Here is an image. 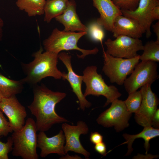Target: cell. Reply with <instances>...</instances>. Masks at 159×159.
Masks as SVG:
<instances>
[{
    "label": "cell",
    "instance_id": "cell-26",
    "mask_svg": "<svg viewBox=\"0 0 159 159\" xmlns=\"http://www.w3.org/2000/svg\"><path fill=\"white\" fill-rule=\"evenodd\" d=\"M120 10L134 11L137 7L140 0H112Z\"/></svg>",
    "mask_w": 159,
    "mask_h": 159
},
{
    "label": "cell",
    "instance_id": "cell-7",
    "mask_svg": "<svg viewBox=\"0 0 159 159\" xmlns=\"http://www.w3.org/2000/svg\"><path fill=\"white\" fill-rule=\"evenodd\" d=\"M158 66L156 62L151 60L141 61L138 63L124 81L126 91L129 94L145 85H151L159 77Z\"/></svg>",
    "mask_w": 159,
    "mask_h": 159
},
{
    "label": "cell",
    "instance_id": "cell-33",
    "mask_svg": "<svg viewBox=\"0 0 159 159\" xmlns=\"http://www.w3.org/2000/svg\"><path fill=\"white\" fill-rule=\"evenodd\" d=\"M151 18L153 21L159 20V5L156 6L153 9Z\"/></svg>",
    "mask_w": 159,
    "mask_h": 159
},
{
    "label": "cell",
    "instance_id": "cell-13",
    "mask_svg": "<svg viewBox=\"0 0 159 159\" xmlns=\"http://www.w3.org/2000/svg\"><path fill=\"white\" fill-rule=\"evenodd\" d=\"M71 55L65 52H60L58 54V58L64 64L67 71V73L64 72L62 79L69 82L72 91L79 100L80 108L84 111L86 108L90 107L92 104L86 99L82 92L83 76L78 75L74 71L71 64Z\"/></svg>",
    "mask_w": 159,
    "mask_h": 159
},
{
    "label": "cell",
    "instance_id": "cell-15",
    "mask_svg": "<svg viewBox=\"0 0 159 159\" xmlns=\"http://www.w3.org/2000/svg\"><path fill=\"white\" fill-rule=\"evenodd\" d=\"M37 147L41 150L40 156L45 158L52 153L62 156L66 155L64 146L65 138L63 131L51 137H48L44 132L39 131L37 135Z\"/></svg>",
    "mask_w": 159,
    "mask_h": 159
},
{
    "label": "cell",
    "instance_id": "cell-19",
    "mask_svg": "<svg viewBox=\"0 0 159 159\" xmlns=\"http://www.w3.org/2000/svg\"><path fill=\"white\" fill-rule=\"evenodd\" d=\"M144 129L140 132L135 135H130L124 133L122 136L126 140V141L121 145L127 144V151L125 156L130 155L133 150L132 147L134 141L137 138H142L144 140V147L145 150V153H148L149 151L150 140L159 136V129L156 128L152 126H147L144 127Z\"/></svg>",
    "mask_w": 159,
    "mask_h": 159
},
{
    "label": "cell",
    "instance_id": "cell-8",
    "mask_svg": "<svg viewBox=\"0 0 159 159\" xmlns=\"http://www.w3.org/2000/svg\"><path fill=\"white\" fill-rule=\"evenodd\" d=\"M111 106L101 113L96 119L97 123L105 127H114L120 132L129 125L132 113L127 110L124 101L118 99L113 101Z\"/></svg>",
    "mask_w": 159,
    "mask_h": 159
},
{
    "label": "cell",
    "instance_id": "cell-1",
    "mask_svg": "<svg viewBox=\"0 0 159 159\" xmlns=\"http://www.w3.org/2000/svg\"><path fill=\"white\" fill-rule=\"evenodd\" d=\"M33 92V101L28 107L36 118L37 131L45 132L55 124L68 122L55 110L56 105L66 97L65 93L52 91L43 85L34 86Z\"/></svg>",
    "mask_w": 159,
    "mask_h": 159
},
{
    "label": "cell",
    "instance_id": "cell-28",
    "mask_svg": "<svg viewBox=\"0 0 159 159\" xmlns=\"http://www.w3.org/2000/svg\"><path fill=\"white\" fill-rule=\"evenodd\" d=\"M0 109V136H7L10 133L13 132L9 122L3 115Z\"/></svg>",
    "mask_w": 159,
    "mask_h": 159
},
{
    "label": "cell",
    "instance_id": "cell-12",
    "mask_svg": "<svg viewBox=\"0 0 159 159\" xmlns=\"http://www.w3.org/2000/svg\"><path fill=\"white\" fill-rule=\"evenodd\" d=\"M0 109L8 118L13 131L20 130L23 127L27 113L25 108L16 95L4 97L0 102Z\"/></svg>",
    "mask_w": 159,
    "mask_h": 159
},
{
    "label": "cell",
    "instance_id": "cell-34",
    "mask_svg": "<svg viewBox=\"0 0 159 159\" xmlns=\"http://www.w3.org/2000/svg\"><path fill=\"white\" fill-rule=\"evenodd\" d=\"M153 31L157 37L156 40L159 42V21L152 25Z\"/></svg>",
    "mask_w": 159,
    "mask_h": 159
},
{
    "label": "cell",
    "instance_id": "cell-10",
    "mask_svg": "<svg viewBox=\"0 0 159 159\" xmlns=\"http://www.w3.org/2000/svg\"><path fill=\"white\" fill-rule=\"evenodd\" d=\"M65 138V145L64 150L66 154L69 151H73L83 155L86 158H88L90 153L82 145L80 140L81 135H86L89 129L86 123L83 121L79 120L76 125H70L64 122L62 125Z\"/></svg>",
    "mask_w": 159,
    "mask_h": 159
},
{
    "label": "cell",
    "instance_id": "cell-30",
    "mask_svg": "<svg viewBox=\"0 0 159 159\" xmlns=\"http://www.w3.org/2000/svg\"><path fill=\"white\" fill-rule=\"evenodd\" d=\"M94 149L96 151L103 156L106 154V145L103 141L95 144Z\"/></svg>",
    "mask_w": 159,
    "mask_h": 159
},
{
    "label": "cell",
    "instance_id": "cell-22",
    "mask_svg": "<svg viewBox=\"0 0 159 159\" xmlns=\"http://www.w3.org/2000/svg\"><path fill=\"white\" fill-rule=\"evenodd\" d=\"M46 0H17L16 4L19 10L24 11L29 16L44 14Z\"/></svg>",
    "mask_w": 159,
    "mask_h": 159
},
{
    "label": "cell",
    "instance_id": "cell-11",
    "mask_svg": "<svg viewBox=\"0 0 159 159\" xmlns=\"http://www.w3.org/2000/svg\"><path fill=\"white\" fill-rule=\"evenodd\" d=\"M151 85L148 84L140 87L142 100L140 108L135 113L136 123L144 127L151 126L152 117L158 108L159 100L152 91Z\"/></svg>",
    "mask_w": 159,
    "mask_h": 159
},
{
    "label": "cell",
    "instance_id": "cell-20",
    "mask_svg": "<svg viewBox=\"0 0 159 159\" xmlns=\"http://www.w3.org/2000/svg\"><path fill=\"white\" fill-rule=\"evenodd\" d=\"M69 0H47L44 8V21L49 23L54 18L62 14L67 9Z\"/></svg>",
    "mask_w": 159,
    "mask_h": 159
},
{
    "label": "cell",
    "instance_id": "cell-32",
    "mask_svg": "<svg viewBox=\"0 0 159 159\" xmlns=\"http://www.w3.org/2000/svg\"><path fill=\"white\" fill-rule=\"evenodd\" d=\"M158 157V155H154L150 154H146L145 155L138 154L137 155L134 156L132 158L135 159H151L157 158Z\"/></svg>",
    "mask_w": 159,
    "mask_h": 159
},
{
    "label": "cell",
    "instance_id": "cell-6",
    "mask_svg": "<svg viewBox=\"0 0 159 159\" xmlns=\"http://www.w3.org/2000/svg\"><path fill=\"white\" fill-rule=\"evenodd\" d=\"M140 55L131 59L113 57L104 50L102 71L112 83L123 85L127 76L130 74L139 63Z\"/></svg>",
    "mask_w": 159,
    "mask_h": 159
},
{
    "label": "cell",
    "instance_id": "cell-14",
    "mask_svg": "<svg viewBox=\"0 0 159 159\" xmlns=\"http://www.w3.org/2000/svg\"><path fill=\"white\" fill-rule=\"evenodd\" d=\"M159 5V0H140L137 8L134 11L121 10L122 15L136 20L144 29L146 37L152 35L150 27L153 21L151 13L153 9Z\"/></svg>",
    "mask_w": 159,
    "mask_h": 159
},
{
    "label": "cell",
    "instance_id": "cell-31",
    "mask_svg": "<svg viewBox=\"0 0 159 159\" xmlns=\"http://www.w3.org/2000/svg\"><path fill=\"white\" fill-rule=\"evenodd\" d=\"M151 126L153 127L159 128V109H157L153 114L151 119Z\"/></svg>",
    "mask_w": 159,
    "mask_h": 159
},
{
    "label": "cell",
    "instance_id": "cell-23",
    "mask_svg": "<svg viewBox=\"0 0 159 159\" xmlns=\"http://www.w3.org/2000/svg\"><path fill=\"white\" fill-rule=\"evenodd\" d=\"M143 52L140 55L141 61L151 60L156 62L159 61V42L151 40L144 45Z\"/></svg>",
    "mask_w": 159,
    "mask_h": 159
},
{
    "label": "cell",
    "instance_id": "cell-16",
    "mask_svg": "<svg viewBox=\"0 0 159 159\" xmlns=\"http://www.w3.org/2000/svg\"><path fill=\"white\" fill-rule=\"evenodd\" d=\"M93 6L100 14L96 22L107 30L111 32L115 19L122 15L112 0H92Z\"/></svg>",
    "mask_w": 159,
    "mask_h": 159
},
{
    "label": "cell",
    "instance_id": "cell-3",
    "mask_svg": "<svg viewBox=\"0 0 159 159\" xmlns=\"http://www.w3.org/2000/svg\"><path fill=\"white\" fill-rule=\"evenodd\" d=\"M87 34L86 32H72L60 31L54 29L50 35L43 42L46 51L51 52L58 54L64 50H75L80 51L82 54H77L79 58L83 59L89 55L95 54L99 52L97 47L90 50L81 49L77 46L80 39Z\"/></svg>",
    "mask_w": 159,
    "mask_h": 159
},
{
    "label": "cell",
    "instance_id": "cell-24",
    "mask_svg": "<svg viewBox=\"0 0 159 159\" xmlns=\"http://www.w3.org/2000/svg\"><path fill=\"white\" fill-rule=\"evenodd\" d=\"M124 102L128 111L131 113H136L139 110L141 103L142 96L140 90L129 94Z\"/></svg>",
    "mask_w": 159,
    "mask_h": 159
},
{
    "label": "cell",
    "instance_id": "cell-36",
    "mask_svg": "<svg viewBox=\"0 0 159 159\" xmlns=\"http://www.w3.org/2000/svg\"><path fill=\"white\" fill-rule=\"evenodd\" d=\"M4 97L2 94L0 92V102L1 101L2 98Z\"/></svg>",
    "mask_w": 159,
    "mask_h": 159
},
{
    "label": "cell",
    "instance_id": "cell-4",
    "mask_svg": "<svg viewBox=\"0 0 159 159\" xmlns=\"http://www.w3.org/2000/svg\"><path fill=\"white\" fill-rule=\"evenodd\" d=\"M37 130L35 121L28 118L20 130L13 131L11 138L13 147V156L20 157L23 159H38Z\"/></svg>",
    "mask_w": 159,
    "mask_h": 159
},
{
    "label": "cell",
    "instance_id": "cell-21",
    "mask_svg": "<svg viewBox=\"0 0 159 159\" xmlns=\"http://www.w3.org/2000/svg\"><path fill=\"white\" fill-rule=\"evenodd\" d=\"M24 84L22 79L12 80L0 74V92L4 97H9L21 93Z\"/></svg>",
    "mask_w": 159,
    "mask_h": 159
},
{
    "label": "cell",
    "instance_id": "cell-2",
    "mask_svg": "<svg viewBox=\"0 0 159 159\" xmlns=\"http://www.w3.org/2000/svg\"><path fill=\"white\" fill-rule=\"evenodd\" d=\"M41 47L34 53L33 60L27 63H22L21 66L26 75L22 79L24 83L34 86L43 78L52 77L57 80L62 79L64 72L59 70L57 66L58 54L48 51L43 52Z\"/></svg>",
    "mask_w": 159,
    "mask_h": 159
},
{
    "label": "cell",
    "instance_id": "cell-25",
    "mask_svg": "<svg viewBox=\"0 0 159 159\" xmlns=\"http://www.w3.org/2000/svg\"><path fill=\"white\" fill-rule=\"evenodd\" d=\"M87 27V33L90 38L94 41L100 42L102 46L105 33L102 26L96 21L90 23Z\"/></svg>",
    "mask_w": 159,
    "mask_h": 159
},
{
    "label": "cell",
    "instance_id": "cell-5",
    "mask_svg": "<svg viewBox=\"0 0 159 159\" xmlns=\"http://www.w3.org/2000/svg\"><path fill=\"white\" fill-rule=\"evenodd\" d=\"M97 70L96 66L91 65L87 67L83 71V81L86 86L84 95L85 97L91 95L104 96L107 99L104 106L105 107L118 99L122 94L115 86L108 85Z\"/></svg>",
    "mask_w": 159,
    "mask_h": 159
},
{
    "label": "cell",
    "instance_id": "cell-18",
    "mask_svg": "<svg viewBox=\"0 0 159 159\" xmlns=\"http://www.w3.org/2000/svg\"><path fill=\"white\" fill-rule=\"evenodd\" d=\"M76 9V4L74 0H70L63 13L55 19L64 25V31L87 32V27L81 21L77 13Z\"/></svg>",
    "mask_w": 159,
    "mask_h": 159
},
{
    "label": "cell",
    "instance_id": "cell-35",
    "mask_svg": "<svg viewBox=\"0 0 159 159\" xmlns=\"http://www.w3.org/2000/svg\"><path fill=\"white\" fill-rule=\"evenodd\" d=\"M4 22L3 20L0 18V41L1 40L2 37V28L4 26Z\"/></svg>",
    "mask_w": 159,
    "mask_h": 159
},
{
    "label": "cell",
    "instance_id": "cell-17",
    "mask_svg": "<svg viewBox=\"0 0 159 159\" xmlns=\"http://www.w3.org/2000/svg\"><path fill=\"white\" fill-rule=\"evenodd\" d=\"M111 32L115 38L124 35L139 39L145 31L136 20L122 15L115 19Z\"/></svg>",
    "mask_w": 159,
    "mask_h": 159
},
{
    "label": "cell",
    "instance_id": "cell-29",
    "mask_svg": "<svg viewBox=\"0 0 159 159\" xmlns=\"http://www.w3.org/2000/svg\"><path fill=\"white\" fill-rule=\"evenodd\" d=\"M103 138L102 135L97 132H91L90 137V142L95 145L102 142Z\"/></svg>",
    "mask_w": 159,
    "mask_h": 159
},
{
    "label": "cell",
    "instance_id": "cell-9",
    "mask_svg": "<svg viewBox=\"0 0 159 159\" xmlns=\"http://www.w3.org/2000/svg\"><path fill=\"white\" fill-rule=\"evenodd\" d=\"M112 40L108 39L104 42L105 51L115 57L131 59L139 55L137 52L143 50L144 45L141 40L124 35H120Z\"/></svg>",
    "mask_w": 159,
    "mask_h": 159
},
{
    "label": "cell",
    "instance_id": "cell-27",
    "mask_svg": "<svg viewBox=\"0 0 159 159\" xmlns=\"http://www.w3.org/2000/svg\"><path fill=\"white\" fill-rule=\"evenodd\" d=\"M1 136H0V139ZM13 142L11 137H9L6 143L0 140V159H8V154L13 149Z\"/></svg>",
    "mask_w": 159,
    "mask_h": 159
}]
</instances>
